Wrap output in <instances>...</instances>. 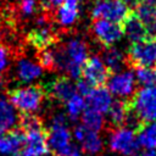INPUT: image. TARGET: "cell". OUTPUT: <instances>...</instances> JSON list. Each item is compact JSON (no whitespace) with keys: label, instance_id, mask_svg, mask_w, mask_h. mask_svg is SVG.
<instances>
[{"label":"cell","instance_id":"1","mask_svg":"<svg viewBox=\"0 0 156 156\" xmlns=\"http://www.w3.org/2000/svg\"><path fill=\"white\" fill-rule=\"evenodd\" d=\"M55 67L69 79H78L89 57V45L80 35L68 37L58 48H55Z\"/></svg>","mask_w":156,"mask_h":156},{"label":"cell","instance_id":"2","mask_svg":"<svg viewBox=\"0 0 156 156\" xmlns=\"http://www.w3.org/2000/svg\"><path fill=\"white\" fill-rule=\"evenodd\" d=\"M21 124L23 128V144L20 156H48L50 150L40 119L34 115H26Z\"/></svg>","mask_w":156,"mask_h":156},{"label":"cell","instance_id":"3","mask_svg":"<svg viewBox=\"0 0 156 156\" xmlns=\"http://www.w3.org/2000/svg\"><path fill=\"white\" fill-rule=\"evenodd\" d=\"M7 99L13 107L24 115H34L41 110L45 100L43 88L34 84H23L9 91Z\"/></svg>","mask_w":156,"mask_h":156},{"label":"cell","instance_id":"4","mask_svg":"<svg viewBox=\"0 0 156 156\" xmlns=\"http://www.w3.org/2000/svg\"><path fill=\"white\" fill-rule=\"evenodd\" d=\"M46 134L48 147L56 155L67 152L73 145L72 132L67 124V117L63 112H55L49 122Z\"/></svg>","mask_w":156,"mask_h":156},{"label":"cell","instance_id":"5","mask_svg":"<svg viewBox=\"0 0 156 156\" xmlns=\"http://www.w3.org/2000/svg\"><path fill=\"white\" fill-rule=\"evenodd\" d=\"M107 146L119 156H132L139 149L136 132L132 126H117L107 135Z\"/></svg>","mask_w":156,"mask_h":156},{"label":"cell","instance_id":"6","mask_svg":"<svg viewBox=\"0 0 156 156\" xmlns=\"http://www.w3.org/2000/svg\"><path fill=\"white\" fill-rule=\"evenodd\" d=\"M132 113L140 122L156 121V87H143L132 96Z\"/></svg>","mask_w":156,"mask_h":156},{"label":"cell","instance_id":"7","mask_svg":"<svg viewBox=\"0 0 156 156\" xmlns=\"http://www.w3.org/2000/svg\"><path fill=\"white\" fill-rule=\"evenodd\" d=\"M107 90L111 93L113 98L119 100H127L134 95L136 91V79L135 74L129 68H121L113 71V73L108 74L106 79Z\"/></svg>","mask_w":156,"mask_h":156},{"label":"cell","instance_id":"8","mask_svg":"<svg viewBox=\"0 0 156 156\" xmlns=\"http://www.w3.org/2000/svg\"><path fill=\"white\" fill-rule=\"evenodd\" d=\"M90 13L95 20L119 23L129 16V6L123 0H96L91 6Z\"/></svg>","mask_w":156,"mask_h":156},{"label":"cell","instance_id":"9","mask_svg":"<svg viewBox=\"0 0 156 156\" xmlns=\"http://www.w3.org/2000/svg\"><path fill=\"white\" fill-rule=\"evenodd\" d=\"M128 56L138 67H156V38H144L132 43Z\"/></svg>","mask_w":156,"mask_h":156},{"label":"cell","instance_id":"10","mask_svg":"<svg viewBox=\"0 0 156 156\" xmlns=\"http://www.w3.org/2000/svg\"><path fill=\"white\" fill-rule=\"evenodd\" d=\"M72 138L74 141L78 143L80 150L89 156H96L101 154L105 146V141L100 132L90 130L83 124L74 127L72 132Z\"/></svg>","mask_w":156,"mask_h":156},{"label":"cell","instance_id":"11","mask_svg":"<svg viewBox=\"0 0 156 156\" xmlns=\"http://www.w3.org/2000/svg\"><path fill=\"white\" fill-rule=\"evenodd\" d=\"M91 34L95 40L105 46L116 45L123 38L121 26L107 20H95L91 24Z\"/></svg>","mask_w":156,"mask_h":156},{"label":"cell","instance_id":"12","mask_svg":"<svg viewBox=\"0 0 156 156\" xmlns=\"http://www.w3.org/2000/svg\"><path fill=\"white\" fill-rule=\"evenodd\" d=\"M13 73L16 79L22 84H33L43 77L44 68L38 60L28 56H22L15 62Z\"/></svg>","mask_w":156,"mask_h":156},{"label":"cell","instance_id":"13","mask_svg":"<svg viewBox=\"0 0 156 156\" xmlns=\"http://www.w3.org/2000/svg\"><path fill=\"white\" fill-rule=\"evenodd\" d=\"M28 43L37 49L50 46L55 40V32L45 15H39L35 18V27L28 33Z\"/></svg>","mask_w":156,"mask_h":156},{"label":"cell","instance_id":"14","mask_svg":"<svg viewBox=\"0 0 156 156\" xmlns=\"http://www.w3.org/2000/svg\"><path fill=\"white\" fill-rule=\"evenodd\" d=\"M83 80L89 83L91 87H100L106 82L108 77V68L105 66L101 56H89L82 69Z\"/></svg>","mask_w":156,"mask_h":156},{"label":"cell","instance_id":"15","mask_svg":"<svg viewBox=\"0 0 156 156\" xmlns=\"http://www.w3.org/2000/svg\"><path fill=\"white\" fill-rule=\"evenodd\" d=\"M84 98L88 108L100 112L102 115L107 113V111L110 110V107L115 101L111 93L106 88H101V87H93Z\"/></svg>","mask_w":156,"mask_h":156},{"label":"cell","instance_id":"16","mask_svg":"<svg viewBox=\"0 0 156 156\" xmlns=\"http://www.w3.org/2000/svg\"><path fill=\"white\" fill-rule=\"evenodd\" d=\"M23 134L18 130L0 129V156H16L22 147Z\"/></svg>","mask_w":156,"mask_h":156},{"label":"cell","instance_id":"17","mask_svg":"<svg viewBox=\"0 0 156 156\" xmlns=\"http://www.w3.org/2000/svg\"><path fill=\"white\" fill-rule=\"evenodd\" d=\"M48 90H49V94L51 95V98L60 102H65L74 93H77L76 84L68 77L55 78L54 80L50 82Z\"/></svg>","mask_w":156,"mask_h":156},{"label":"cell","instance_id":"18","mask_svg":"<svg viewBox=\"0 0 156 156\" xmlns=\"http://www.w3.org/2000/svg\"><path fill=\"white\" fill-rule=\"evenodd\" d=\"M20 123L18 111L6 96L0 95V129L12 130Z\"/></svg>","mask_w":156,"mask_h":156},{"label":"cell","instance_id":"19","mask_svg":"<svg viewBox=\"0 0 156 156\" xmlns=\"http://www.w3.org/2000/svg\"><path fill=\"white\" fill-rule=\"evenodd\" d=\"M79 6H72L62 2L60 6L56 7L55 20L61 28L68 29L77 23V21L79 20Z\"/></svg>","mask_w":156,"mask_h":156},{"label":"cell","instance_id":"20","mask_svg":"<svg viewBox=\"0 0 156 156\" xmlns=\"http://www.w3.org/2000/svg\"><path fill=\"white\" fill-rule=\"evenodd\" d=\"M124 26L122 28L123 35L130 41V43H136L144 38H146L147 32L143 22L134 15V16H128L124 21Z\"/></svg>","mask_w":156,"mask_h":156},{"label":"cell","instance_id":"21","mask_svg":"<svg viewBox=\"0 0 156 156\" xmlns=\"http://www.w3.org/2000/svg\"><path fill=\"white\" fill-rule=\"evenodd\" d=\"M138 144L144 150L156 152V121L144 123L136 133Z\"/></svg>","mask_w":156,"mask_h":156},{"label":"cell","instance_id":"22","mask_svg":"<svg viewBox=\"0 0 156 156\" xmlns=\"http://www.w3.org/2000/svg\"><path fill=\"white\" fill-rule=\"evenodd\" d=\"M101 58H102L105 66L108 69H112V71H117V69L123 68L124 63H126V54H124V51L121 48L116 46V45L107 46L104 50Z\"/></svg>","mask_w":156,"mask_h":156},{"label":"cell","instance_id":"23","mask_svg":"<svg viewBox=\"0 0 156 156\" xmlns=\"http://www.w3.org/2000/svg\"><path fill=\"white\" fill-rule=\"evenodd\" d=\"M63 104H65V115L71 121H76L78 118H80V116L83 115V112L87 108L85 98L78 93H74Z\"/></svg>","mask_w":156,"mask_h":156},{"label":"cell","instance_id":"24","mask_svg":"<svg viewBox=\"0 0 156 156\" xmlns=\"http://www.w3.org/2000/svg\"><path fill=\"white\" fill-rule=\"evenodd\" d=\"M107 117H108V121L115 127H117V126L124 124L130 118V112L127 104L123 100L113 101L112 106L107 111Z\"/></svg>","mask_w":156,"mask_h":156},{"label":"cell","instance_id":"25","mask_svg":"<svg viewBox=\"0 0 156 156\" xmlns=\"http://www.w3.org/2000/svg\"><path fill=\"white\" fill-rule=\"evenodd\" d=\"M135 16L143 22L147 33H150L151 35H156V20L154 17V6L141 2L136 6Z\"/></svg>","mask_w":156,"mask_h":156},{"label":"cell","instance_id":"26","mask_svg":"<svg viewBox=\"0 0 156 156\" xmlns=\"http://www.w3.org/2000/svg\"><path fill=\"white\" fill-rule=\"evenodd\" d=\"M82 118V124L94 132H101V129L105 126V118L104 115L100 112H96L94 110L90 108H85V111L83 112V115L80 116Z\"/></svg>","mask_w":156,"mask_h":156},{"label":"cell","instance_id":"27","mask_svg":"<svg viewBox=\"0 0 156 156\" xmlns=\"http://www.w3.org/2000/svg\"><path fill=\"white\" fill-rule=\"evenodd\" d=\"M134 74L141 87H156V67H139Z\"/></svg>","mask_w":156,"mask_h":156},{"label":"cell","instance_id":"28","mask_svg":"<svg viewBox=\"0 0 156 156\" xmlns=\"http://www.w3.org/2000/svg\"><path fill=\"white\" fill-rule=\"evenodd\" d=\"M55 48H44L40 50L39 52V57H38V62L40 63V66L43 68L46 69H51L55 67Z\"/></svg>","mask_w":156,"mask_h":156},{"label":"cell","instance_id":"29","mask_svg":"<svg viewBox=\"0 0 156 156\" xmlns=\"http://www.w3.org/2000/svg\"><path fill=\"white\" fill-rule=\"evenodd\" d=\"M38 10V0H20L18 11L21 17L30 18L35 15Z\"/></svg>","mask_w":156,"mask_h":156},{"label":"cell","instance_id":"30","mask_svg":"<svg viewBox=\"0 0 156 156\" xmlns=\"http://www.w3.org/2000/svg\"><path fill=\"white\" fill-rule=\"evenodd\" d=\"M10 65H11L10 50L4 44L0 43V78H2V76L6 73Z\"/></svg>","mask_w":156,"mask_h":156},{"label":"cell","instance_id":"31","mask_svg":"<svg viewBox=\"0 0 156 156\" xmlns=\"http://www.w3.org/2000/svg\"><path fill=\"white\" fill-rule=\"evenodd\" d=\"M41 1V5L46 9V10H52V9H56L57 6H60L63 0H40Z\"/></svg>","mask_w":156,"mask_h":156},{"label":"cell","instance_id":"32","mask_svg":"<svg viewBox=\"0 0 156 156\" xmlns=\"http://www.w3.org/2000/svg\"><path fill=\"white\" fill-rule=\"evenodd\" d=\"M56 156H82V151L74 146H72L67 152H63V154H60V155H56Z\"/></svg>","mask_w":156,"mask_h":156},{"label":"cell","instance_id":"33","mask_svg":"<svg viewBox=\"0 0 156 156\" xmlns=\"http://www.w3.org/2000/svg\"><path fill=\"white\" fill-rule=\"evenodd\" d=\"M132 156H156L155 151H149V150H143V151H136Z\"/></svg>","mask_w":156,"mask_h":156},{"label":"cell","instance_id":"34","mask_svg":"<svg viewBox=\"0 0 156 156\" xmlns=\"http://www.w3.org/2000/svg\"><path fill=\"white\" fill-rule=\"evenodd\" d=\"M82 0H63V4L72 5V6H79Z\"/></svg>","mask_w":156,"mask_h":156},{"label":"cell","instance_id":"35","mask_svg":"<svg viewBox=\"0 0 156 156\" xmlns=\"http://www.w3.org/2000/svg\"><path fill=\"white\" fill-rule=\"evenodd\" d=\"M143 4H146V5H151V6H155L156 5V0H140Z\"/></svg>","mask_w":156,"mask_h":156},{"label":"cell","instance_id":"36","mask_svg":"<svg viewBox=\"0 0 156 156\" xmlns=\"http://www.w3.org/2000/svg\"><path fill=\"white\" fill-rule=\"evenodd\" d=\"M154 17H155V20H156V5L154 6Z\"/></svg>","mask_w":156,"mask_h":156},{"label":"cell","instance_id":"37","mask_svg":"<svg viewBox=\"0 0 156 156\" xmlns=\"http://www.w3.org/2000/svg\"><path fill=\"white\" fill-rule=\"evenodd\" d=\"M96 156H110V155H101V154H99V155H96Z\"/></svg>","mask_w":156,"mask_h":156}]
</instances>
